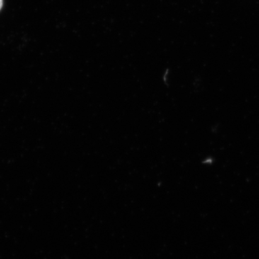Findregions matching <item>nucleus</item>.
<instances>
[{
    "label": "nucleus",
    "mask_w": 259,
    "mask_h": 259,
    "mask_svg": "<svg viewBox=\"0 0 259 259\" xmlns=\"http://www.w3.org/2000/svg\"><path fill=\"white\" fill-rule=\"evenodd\" d=\"M3 0H0V10H1L2 8H3Z\"/></svg>",
    "instance_id": "nucleus-1"
}]
</instances>
